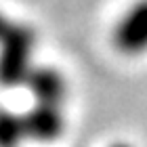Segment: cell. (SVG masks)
Returning a JSON list of instances; mask_svg holds the SVG:
<instances>
[{
	"label": "cell",
	"instance_id": "cell-5",
	"mask_svg": "<svg viewBox=\"0 0 147 147\" xmlns=\"http://www.w3.org/2000/svg\"><path fill=\"white\" fill-rule=\"evenodd\" d=\"M28 139L25 118L15 111L0 109V147H19Z\"/></svg>",
	"mask_w": 147,
	"mask_h": 147
},
{
	"label": "cell",
	"instance_id": "cell-4",
	"mask_svg": "<svg viewBox=\"0 0 147 147\" xmlns=\"http://www.w3.org/2000/svg\"><path fill=\"white\" fill-rule=\"evenodd\" d=\"M30 90L36 103L42 105H63L65 99V78L55 67H36L28 78Z\"/></svg>",
	"mask_w": 147,
	"mask_h": 147
},
{
	"label": "cell",
	"instance_id": "cell-3",
	"mask_svg": "<svg viewBox=\"0 0 147 147\" xmlns=\"http://www.w3.org/2000/svg\"><path fill=\"white\" fill-rule=\"evenodd\" d=\"M23 118H25V126H28V139H36L42 143H51L59 139L65 128L61 105L36 103L34 109L28 111Z\"/></svg>",
	"mask_w": 147,
	"mask_h": 147
},
{
	"label": "cell",
	"instance_id": "cell-1",
	"mask_svg": "<svg viewBox=\"0 0 147 147\" xmlns=\"http://www.w3.org/2000/svg\"><path fill=\"white\" fill-rule=\"evenodd\" d=\"M36 34L30 25L13 23L0 38V84L6 88L28 82L32 74V53Z\"/></svg>",
	"mask_w": 147,
	"mask_h": 147
},
{
	"label": "cell",
	"instance_id": "cell-7",
	"mask_svg": "<svg viewBox=\"0 0 147 147\" xmlns=\"http://www.w3.org/2000/svg\"><path fill=\"white\" fill-rule=\"evenodd\" d=\"M111 147H130L128 143H116V145H111Z\"/></svg>",
	"mask_w": 147,
	"mask_h": 147
},
{
	"label": "cell",
	"instance_id": "cell-2",
	"mask_svg": "<svg viewBox=\"0 0 147 147\" xmlns=\"http://www.w3.org/2000/svg\"><path fill=\"white\" fill-rule=\"evenodd\" d=\"M113 42L126 55H139L147 51V0H139L120 19Z\"/></svg>",
	"mask_w": 147,
	"mask_h": 147
},
{
	"label": "cell",
	"instance_id": "cell-6",
	"mask_svg": "<svg viewBox=\"0 0 147 147\" xmlns=\"http://www.w3.org/2000/svg\"><path fill=\"white\" fill-rule=\"evenodd\" d=\"M9 25H11V21L2 15V13H0V38H2V34L6 32V28H9Z\"/></svg>",
	"mask_w": 147,
	"mask_h": 147
}]
</instances>
